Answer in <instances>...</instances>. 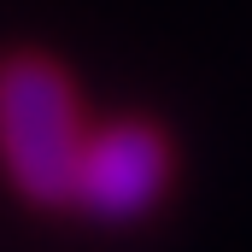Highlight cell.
<instances>
[{
    "mask_svg": "<svg viewBox=\"0 0 252 252\" xmlns=\"http://www.w3.org/2000/svg\"><path fill=\"white\" fill-rule=\"evenodd\" d=\"M164 188V147L158 135L141 124H118L100 129L94 141H82L76 153V182H70V199L106 223H124V217H141Z\"/></svg>",
    "mask_w": 252,
    "mask_h": 252,
    "instance_id": "obj_2",
    "label": "cell"
},
{
    "mask_svg": "<svg viewBox=\"0 0 252 252\" xmlns=\"http://www.w3.org/2000/svg\"><path fill=\"white\" fill-rule=\"evenodd\" d=\"M0 153L12 182L41 199L64 205L76 182V153H82V118L76 94L47 59H12L0 70Z\"/></svg>",
    "mask_w": 252,
    "mask_h": 252,
    "instance_id": "obj_1",
    "label": "cell"
}]
</instances>
